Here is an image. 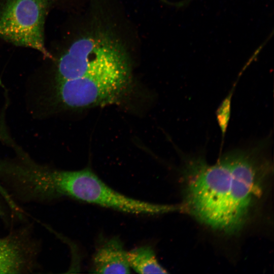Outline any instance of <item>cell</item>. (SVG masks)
<instances>
[{
    "instance_id": "6da1fadb",
    "label": "cell",
    "mask_w": 274,
    "mask_h": 274,
    "mask_svg": "<svg viewBox=\"0 0 274 274\" xmlns=\"http://www.w3.org/2000/svg\"><path fill=\"white\" fill-rule=\"evenodd\" d=\"M265 140L222 155L213 164L200 156L184 160L185 209L197 220L229 234L246 225L272 170Z\"/></svg>"
},
{
    "instance_id": "7a4b0ae2",
    "label": "cell",
    "mask_w": 274,
    "mask_h": 274,
    "mask_svg": "<svg viewBox=\"0 0 274 274\" xmlns=\"http://www.w3.org/2000/svg\"><path fill=\"white\" fill-rule=\"evenodd\" d=\"M26 183L29 194L37 202H50L66 197L134 214L154 215L180 209L123 195L109 187L88 168L63 170L36 164L29 169Z\"/></svg>"
},
{
    "instance_id": "3957f363",
    "label": "cell",
    "mask_w": 274,
    "mask_h": 274,
    "mask_svg": "<svg viewBox=\"0 0 274 274\" xmlns=\"http://www.w3.org/2000/svg\"><path fill=\"white\" fill-rule=\"evenodd\" d=\"M131 78L127 59L77 78L56 82V95L61 104L70 108L112 105L126 93Z\"/></svg>"
},
{
    "instance_id": "277c9868",
    "label": "cell",
    "mask_w": 274,
    "mask_h": 274,
    "mask_svg": "<svg viewBox=\"0 0 274 274\" xmlns=\"http://www.w3.org/2000/svg\"><path fill=\"white\" fill-rule=\"evenodd\" d=\"M58 0H0V37L19 47L31 48L50 59L45 42V24Z\"/></svg>"
},
{
    "instance_id": "5b68a950",
    "label": "cell",
    "mask_w": 274,
    "mask_h": 274,
    "mask_svg": "<svg viewBox=\"0 0 274 274\" xmlns=\"http://www.w3.org/2000/svg\"><path fill=\"white\" fill-rule=\"evenodd\" d=\"M121 45L102 32L76 39L55 60L56 82L71 80L128 59Z\"/></svg>"
},
{
    "instance_id": "8992f818",
    "label": "cell",
    "mask_w": 274,
    "mask_h": 274,
    "mask_svg": "<svg viewBox=\"0 0 274 274\" xmlns=\"http://www.w3.org/2000/svg\"><path fill=\"white\" fill-rule=\"evenodd\" d=\"M37 246L22 230L0 237V273H23L36 268Z\"/></svg>"
},
{
    "instance_id": "52a82bcc",
    "label": "cell",
    "mask_w": 274,
    "mask_h": 274,
    "mask_svg": "<svg viewBox=\"0 0 274 274\" xmlns=\"http://www.w3.org/2000/svg\"><path fill=\"white\" fill-rule=\"evenodd\" d=\"M91 272L94 273H130L127 252L116 237L104 242L92 258Z\"/></svg>"
},
{
    "instance_id": "ba28073f",
    "label": "cell",
    "mask_w": 274,
    "mask_h": 274,
    "mask_svg": "<svg viewBox=\"0 0 274 274\" xmlns=\"http://www.w3.org/2000/svg\"><path fill=\"white\" fill-rule=\"evenodd\" d=\"M129 266L139 273H166L158 262L153 249L148 246L135 248L127 252Z\"/></svg>"
},
{
    "instance_id": "9c48e42d",
    "label": "cell",
    "mask_w": 274,
    "mask_h": 274,
    "mask_svg": "<svg viewBox=\"0 0 274 274\" xmlns=\"http://www.w3.org/2000/svg\"><path fill=\"white\" fill-rule=\"evenodd\" d=\"M229 105L230 99L228 97V99L224 101V102L218 111L217 118L223 133H224L226 130L229 117Z\"/></svg>"
},
{
    "instance_id": "30bf717a",
    "label": "cell",
    "mask_w": 274,
    "mask_h": 274,
    "mask_svg": "<svg viewBox=\"0 0 274 274\" xmlns=\"http://www.w3.org/2000/svg\"><path fill=\"white\" fill-rule=\"evenodd\" d=\"M0 194L2 196L4 199H7L9 197V194L5 188L0 183Z\"/></svg>"
},
{
    "instance_id": "8fae6325",
    "label": "cell",
    "mask_w": 274,
    "mask_h": 274,
    "mask_svg": "<svg viewBox=\"0 0 274 274\" xmlns=\"http://www.w3.org/2000/svg\"><path fill=\"white\" fill-rule=\"evenodd\" d=\"M4 215V212L2 209V208L0 207V217H2Z\"/></svg>"
}]
</instances>
